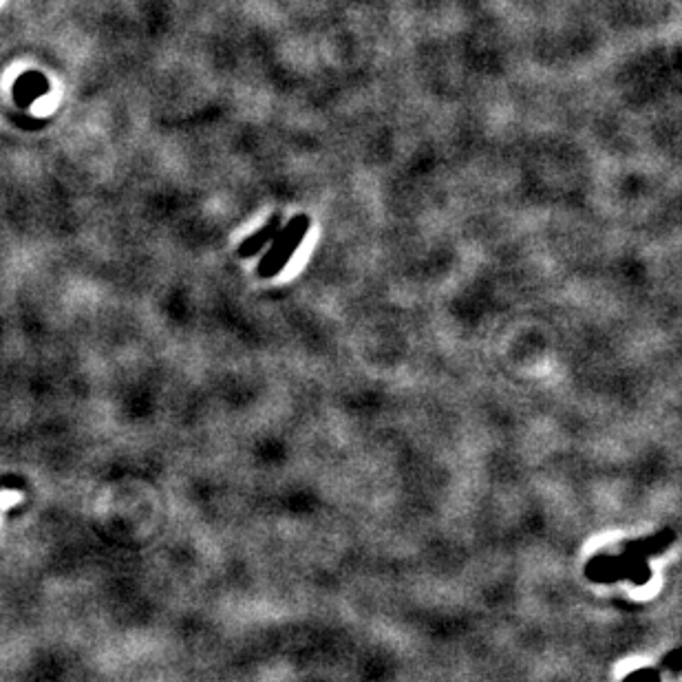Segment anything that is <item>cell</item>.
<instances>
[{
	"mask_svg": "<svg viewBox=\"0 0 682 682\" xmlns=\"http://www.w3.org/2000/svg\"><path fill=\"white\" fill-rule=\"evenodd\" d=\"M649 566L645 559H638L634 554L623 552L621 557H607V554H599L594 557L588 568H585V577L592 581H634L636 585H643L649 581Z\"/></svg>",
	"mask_w": 682,
	"mask_h": 682,
	"instance_id": "cell-2",
	"label": "cell"
},
{
	"mask_svg": "<svg viewBox=\"0 0 682 682\" xmlns=\"http://www.w3.org/2000/svg\"><path fill=\"white\" fill-rule=\"evenodd\" d=\"M309 226H312V221H309L307 215H296L290 219L287 226L276 232V237L272 239V248L261 259L257 268V274L261 279H272V276L283 272L285 265L290 263L292 254L301 248Z\"/></svg>",
	"mask_w": 682,
	"mask_h": 682,
	"instance_id": "cell-1",
	"label": "cell"
},
{
	"mask_svg": "<svg viewBox=\"0 0 682 682\" xmlns=\"http://www.w3.org/2000/svg\"><path fill=\"white\" fill-rule=\"evenodd\" d=\"M623 682H660V676L656 669H641V671H634L630 678H625Z\"/></svg>",
	"mask_w": 682,
	"mask_h": 682,
	"instance_id": "cell-6",
	"label": "cell"
},
{
	"mask_svg": "<svg viewBox=\"0 0 682 682\" xmlns=\"http://www.w3.org/2000/svg\"><path fill=\"white\" fill-rule=\"evenodd\" d=\"M674 539H676L674 530H660L658 535L649 537V539L627 541V543H625V548H623V552L634 554V557H638V559H647V557H652V554L665 552V550L671 546V543H674Z\"/></svg>",
	"mask_w": 682,
	"mask_h": 682,
	"instance_id": "cell-4",
	"label": "cell"
},
{
	"mask_svg": "<svg viewBox=\"0 0 682 682\" xmlns=\"http://www.w3.org/2000/svg\"><path fill=\"white\" fill-rule=\"evenodd\" d=\"M279 230H281V217L274 215L268 219V223H265L263 228H259L252 234V237H248L239 245V257L250 259L254 257V254H259V250L265 248V243H272V239L276 237V232Z\"/></svg>",
	"mask_w": 682,
	"mask_h": 682,
	"instance_id": "cell-5",
	"label": "cell"
},
{
	"mask_svg": "<svg viewBox=\"0 0 682 682\" xmlns=\"http://www.w3.org/2000/svg\"><path fill=\"white\" fill-rule=\"evenodd\" d=\"M51 89V82L45 76V73L40 71H25L23 76H18V80L14 82V100L18 106H27L34 104L40 95L49 93Z\"/></svg>",
	"mask_w": 682,
	"mask_h": 682,
	"instance_id": "cell-3",
	"label": "cell"
}]
</instances>
